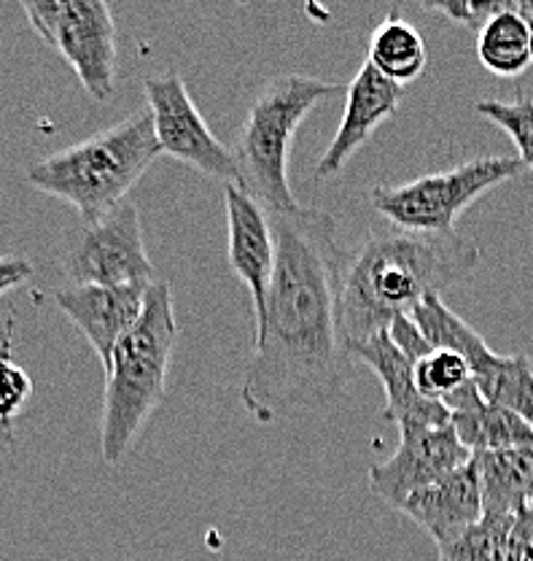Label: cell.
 <instances>
[{
	"label": "cell",
	"instance_id": "6da1fadb",
	"mask_svg": "<svg viewBox=\"0 0 533 561\" xmlns=\"http://www.w3.org/2000/svg\"><path fill=\"white\" fill-rule=\"evenodd\" d=\"M275 271L240 402L262 424L329 408L354 370L339 319L348 251L321 208L269 214Z\"/></svg>",
	"mask_w": 533,
	"mask_h": 561
},
{
	"label": "cell",
	"instance_id": "7a4b0ae2",
	"mask_svg": "<svg viewBox=\"0 0 533 561\" xmlns=\"http://www.w3.org/2000/svg\"><path fill=\"white\" fill-rule=\"evenodd\" d=\"M479 245L459 230L413 232L394 225L372 227L348 254L339 297L348 351L396 316H409L426 297L464 280L477 267Z\"/></svg>",
	"mask_w": 533,
	"mask_h": 561
},
{
	"label": "cell",
	"instance_id": "3957f363",
	"mask_svg": "<svg viewBox=\"0 0 533 561\" xmlns=\"http://www.w3.org/2000/svg\"><path fill=\"white\" fill-rule=\"evenodd\" d=\"M178 332L173 289L165 280H154L143 316L116 343L111 365L105 367L101 454L108 465H119L130 454L146 421L165 400Z\"/></svg>",
	"mask_w": 533,
	"mask_h": 561
},
{
	"label": "cell",
	"instance_id": "277c9868",
	"mask_svg": "<svg viewBox=\"0 0 533 561\" xmlns=\"http://www.w3.org/2000/svg\"><path fill=\"white\" fill-rule=\"evenodd\" d=\"M160 154L149 108H138L119 125L35 162L27 184L66 201L92 225L127 201Z\"/></svg>",
	"mask_w": 533,
	"mask_h": 561
},
{
	"label": "cell",
	"instance_id": "5b68a950",
	"mask_svg": "<svg viewBox=\"0 0 533 561\" xmlns=\"http://www.w3.org/2000/svg\"><path fill=\"white\" fill-rule=\"evenodd\" d=\"M339 90L343 87L334 81L315 76L280 73L269 79L251 103L232 154L237 162V186L267 214L300 208L289 184L291 144L304 116Z\"/></svg>",
	"mask_w": 533,
	"mask_h": 561
},
{
	"label": "cell",
	"instance_id": "8992f818",
	"mask_svg": "<svg viewBox=\"0 0 533 561\" xmlns=\"http://www.w3.org/2000/svg\"><path fill=\"white\" fill-rule=\"evenodd\" d=\"M525 165L518 157H474L450 171L420 175L396 186H374L369 206L389 225L413 232L455 230V219L485 192L518 179Z\"/></svg>",
	"mask_w": 533,
	"mask_h": 561
},
{
	"label": "cell",
	"instance_id": "52a82bcc",
	"mask_svg": "<svg viewBox=\"0 0 533 561\" xmlns=\"http://www.w3.org/2000/svg\"><path fill=\"white\" fill-rule=\"evenodd\" d=\"M27 22L57 49L95 101L114 95L116 20L105 0H22Z\"/></svg>",
	"mask_w": 533,
	"mask_h": 561
},
{
	"label": "cell",
	"instance_id": "ba28073f",
	"mask_svg": "<svg viewBox=\"0 0 533 561\" xmlns=\"http://www.w3.org/2000/svg\"><path fill=\"white\" fill-rule=\"evenodd\" d=\"M62 271L68 286L154 284L157 271L146 251L138 208L125 201L103 219L76 230Z\"/></svg>",
	"mask_w": 533,
	"mask_h": 561
},
{
	"label": "cell",
	"instance_id": "9c48e42d",
	"mask_svg": "<svg viewBox=\"0 0 533 561\" xmlns=\"http://www.w3.org/2000/svg\"><path fill=\"white\" fill-rule=\"evenodd\" d=\"M143 90L162 154L221 181L224 186L237 184V162L232 149L213 136L200 108L192 101L184 79L178 73L151 76Z\"/></svg>",
	"mask_w": 533,
	"mask_h": 561
},
{
	"label": "cell",
	"instance_id": "30bf717a",
	"mask_svg": "<svg viewBox=\"0 0 533 561\" xmlns=\"http://www.w3.org/2000/svg\"><path fill=\"white\" fill-rule=\"evenodd\" d=\"M466 461L472 451L455 437L453 424H399V446L391 459L369 467V491L396 511L409 494L442 481Z\"/></svg>",
	"mask_w": 533,
	"mask_h": 561
},
{
	"label": "cell",
	"instance_id": "8fae6325",
	"mask_svg": "<svg viewBox=\"0 0 533 561\" xmlns=\"http://www.w3.org/2000/svg\"><path fill=\"white\" fill-rule=\"evenodd\" d=\"M151 284L125 286H62L55 295V306L79 327L101 359L103 370L111 365L116 343L138 324L143 316Z\"/></svg>",
	"mask_w": 533,
	"mask_h": 561
},
{
	"label": "cell",
	"instance_id": "7c38bea8",
	"mask_svg": "<svg viewBox=\"0 0 533 561\" xmlns=\"http://www.w3.org/2000/svg\"><path fill=\"white\" fill-rule=\"evenodd\" d=\"M227 241H230V267L245 284L254 306L256 327L267 311V291L275 271V232L269 214L237 184L224 186Z\"/></svg>",
	"mask_w": 533,
	"mask_h": 561
},
{
	"label": "cell",
	"instance_id": "4fadbf2b",
	"mask_svg": "<svg viewBox=\"0 0 533 561\" xmlns=\"http://www.w3.org/2000/svg\"><path fill=\"white\" fill-rule=\"evenodd\" d=\"M404 98V87L394 84L378 73L369 62L359 68L348 87H345V111L339 119L337 136L332 138L329 149L315 165L318 179H332L345 168V162L367 144V138L396 114Z\"/></svg>",
	"mask_w": 533,
	"mask_h": 561
},
{
	"label": "cell",
	"instance_id": "5bb4252c",
	"mask_svg": "<svg viewBox=\"0 0 533 561\" xmlns=\"http://www.w3.org/2000/svg\"><path fill=\"white\" fill-rule=\"evenodd\" d=\"M396 511L429 531L437 548L464 535L468 526L483 518V491H479L474 456L464 467L448 472L442 481L409 494Z\"/></svg>",
	"mask_w": 533,
	"mask_h": 561
},
{
	"label": "cell",
	"instance_id": "9a60e30c",
	"mask_svg": "<svg viewBox=\"0 0 533 561\" xmlns=\"http://www.w3.org/2000/svg\"><path fill=\"white\" fill-rule=\"evenodd\" d=\"M354 362L367 365L374 376L380 378L385 389V408L383 419L399 424H429L444 426L450 424V411L442 402L426 400L418 389H415V373L413 362L402 354L391 341L389 330L374 332L367 341L356 343L350 348Z\"/></svg>",
	"mask_w": 533,
	"mask_h": 561
},
{
	"label": "cell",
	"instance_id": "2e32d148",
	"mask_svg": "<svg viewBox=\"0 0 533 561\" xmlns=\"http://www.w3.org/2000/svg\"><path fill=\"white\" fill-rule=\"evenodd\" d=\"M483 491V513L518 516L533 496V443L474 454Z\"/></svg>",
	"mask_w": 533,
	"mask_h": 561
},
{
	"label": "cell",
	"instance_id": "e0dca14e",
	"mask_svg": "<svg viewBox=\"0 0 533 561\" xmlns=\"http://www.w3.org/2000/svg\"><path fill=\"white\" fill-rule=\"evenodd\" d=\"M409 319L418 324V330L424 332V337L431 343V348H448L464 356L468 370H472L474 381L477 383H483L485 378L501 365V354H496V351L483 341V335H479L472 324H466L459 313L450 311L442 302V297H426V300L409 313Z\"/></svg>",
	"mask_w": 533,
	"mask_h": 561
},
{
	"label": "cell",
	"instance_id": "ac0fdd59",
	"mask_svg": "<svg viewBox=\"0 0 533 561\" xmlns=\"http://www.w3.org/2000/svg\"><path fill=\"white\" fill-rule=\"evenodd\" d=\"M367 62L389 81L404 87L424 76L429 51L418 27L409 25L399 11H391L369 35Z\"/></svg>",
	"mask_w": 533,
	"mask_h": 561
},
{
	"label": "cell",
	"instance_id": "d6986e66",
	"mask_svg": "<svg viewBox=\"0 0 533 561\" xmlns=\"http://www.w3.org/2000/svg\"><path fill=\"white\" fill-rule=\"evenodd\" d=\"M477 60L501 79H512L533 66L531 33L523 16L518 14V3L496 14L477 33Z\"/></svg>",
	"mask_w": 533,
	"mask_h": 561
},
{
	"label": "cell",
	"instance_id": "ffe728a7",
	"mask_svg": "<svg viewBox=\"0 0 533 561\" xmlns=\"http://www.w3.org/2000/svg\"><path fill=\"white\" fill-rule=\"evenodd\" d=\"M450 424H453L455 437L464 443L472 456L533 443L529 421L507 411V408L488 405V402H483L474 411L450 413Z\"/></svg>",
	"mask_w": 533,
	"mask_h": 561
},
{
	"label": "cell",
	"instance_id": "44dd1931",
	"mask_svg": "<svg viewBox=\"0 0 533 561\" xmlns=\"http://www.w3.org/2000/svg\"><path fill=\"white\" fill-rule=\"evenodd\" d=\"M512 524L514 516L483 513V518L468 526L464 535L439 548V561H501Z\"/></svg>",
	"mask_w": 533,
	"mask_h": 561
},
{
	"label": "cell",
	"instance_id": "7402d4cb",
	"mask_svg": "<svg viewBox=\"0 0 533 561\" xmlns=\"http://www.w3.org/2000/svg\"><path fill=\"white\" fill-rule=\"evenodd\" d=\"M415 389L433 402H448L450 397L459 394L464 386L474 381L466 359L455 351L431 348L424 359L415 362Z\"/></svg>",
	"mask_w": 533,
	"mask_h": 561
},
{
	"label": "cell",
	"instance_id": "603a6c76",
	"mask_svg": "<svg viewBox=\"0 0 533 561\" xmlns=\"http://www.w3.org/2000/svg\"><path fill=\"white\" fill-rule=\"evenodd\" d=\"M11 341H14V319L9 321L3 337H0V432L5 437H11L14 419L20 416L33 394V378L11 356Z\"/></svg>",
	"mask_w": 533,
	"mask_h": 561
},
{
	"label": "cell",
	"instance_id": "cb8c5ba5",
	"mask_svg": "<svg viewBox=\"0 0 533 561\" xmlns=\"http://www.w3.org/2000/svg\"><path fill=\"white\" fill-rule=\"evenodd\" d=\"M477 114L501 127L512 138L518 149V160L523 162L525 171H533V101L525 95H518L514 101H479Z\"/></svg>",
	"mask_w": 533,
	"mask_h": 561
},
{
	"label": "cell",
	"instance_id": "d4e9b609",
	"mask_svg": "<svg viewBox=\"0 0 533 561\" xmlns=\"http://www.w3.org/2000/svg\"><path fill=\"white\" fill-rule=\"evenodd\" d=\"M512 5L514 3H507V0L503 3H499V0H483V3L479 0H444V3H424V9L448 16L455 25L479 33L496 14L512 9Z\"/></svg>",
	"mask_w": 533,
	"mask_h": 561
},
{
	"label": "cell",
	"instance_id": "484cf974",
	"mask_svg": "<svg viewBox=\"0 0 533 561\" xmlns=\"http://www.w3.org/2000/svg\"><path fill=\"white\" fill-rule=\"evenodd\" d=\"M389 335L391 341H394V346L399 348L413 365L418 359H424V356L431 351V343L426 341L424 332L418 330V324H415L409 316H396V319L389 324Z\"/></svg>",
	"mask_w": 533,
	"mask_h": 561
},
{
	"label": "cell",
	"instance_id": "4316f807",
	"mask_svg": "<svg viewBox=\"0 0 533 561\" xmlns=\"http://www.w3.org/2000/svg\"><path fill=\"white\" fill-rule=\"evenodd\" d=\"M501 561H533V507H523L514 516L512 531H509L507 551Z\"/></svg>",
	"mask_w": 533,
	"mask_h": 561
},
{
	"label": "cell",
	"instance_id": "83f0119b",
	"mask_svg": "<svg viewBox=\"0 0 533 561\" xmlns=\"http://www.w3.org/2000/svg\"><path fill=\"white\" fill-rule=\"evenodd\" d=\"M33 278V265L25 256H0V297L9 295V291L20 289L22 284Z\"/></svg>",
	"mask_w": 533,
	"mask_h": 561
},
{
	"label": "cell",
	"instance_id": "f1b7e54d",
	"mask_svg": "<svg viewBox=\"0 0 533 561\" xmlns=\"http://www.w3.org/2000/svg\"><path fill=\"white\" fill-rule=\"evenodd\" d=\"M518 14L523 16L525 25H529V33H531V51H533V0H520V3H518Z\"/></svg>",
	"mask_w": 533,
	"mask_h": 561
},
{
	"label": "cell",
	"instance_id": "f546056e",
	"mask_svg": "<svg viewBox=\"0 0 533 561\" xmlns=\"http://www.w3.org/2000/svg\"><path fill=\"white\" fill-rule=\"evenodd\" d=\"M531 507H533V496H531Z\"/></svg>",
	"mask_w": 533,
	"mask_h": 561
}]
</instances>
